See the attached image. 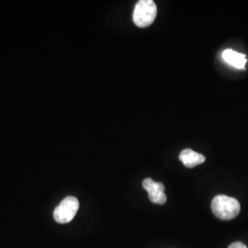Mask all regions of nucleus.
<instances>
[{"instance_id": "nucleus-4", "label": "nucleus", "mask_w": 248, "mask_h": 248, "mask_svg": "<svg viewBox=\"0 0 248 248\" xmlns=\"http://www.w3.org/2000/svg\"><path fill=\"white\" fill-rule=\"evenodd\" d=\"M143 188L148 192L149 199L153 203H166L167 196L165 194V186L161 182H155L152 178H145L142 181Z\"/></svg>"}, {"instance_id": "nucleus-1", "label": "nucleus", "mask_w": 248, "mask_h": 248, "mask_svg": "<svg viewBox=\"0 0 248 248\" xmlns=\"http://www.w3.org/2000/svg\"><path fill=\"white\" fill-rule=\"evenodd\" d=\"M241 206L239 202L229 196H216L212 202L213 214L221 220H232L239 214Z\"/></svg>"}, {"instance_id": "nucleus-3", "label": "nucleus", "mask_w": 248, "mask_h": 248, "mask_svg": "<svg viewBox=\"0 0 248 248\" xmlns=\"http://www.w3.org/2000/svg\"><path fill=\"white\" fill-rule=\"evenodd\" d=\"M79 209V202L76 197L68 196L63 199L53 212L55 222L61 224L71 222Z\"/></svg>"}, {"instance_id": "nucleus-5", "label": "nucleus", "mask_w": 248, "mask_h": 248, "mask_svg": "<svg viewBox=\"0 0 248 248\" xmlns=\"http://www.w3.org/2000/svg\"><path fill=\"white\" fill-rule=\"evenodd\" d=\"M179 160L183 163V165L186 168L192 169L195 168L196 166L204 163L206 158L202 154L196 153L191 149H185L180 153Z\"/></svg>"}, {"instance_id": "nucleus-2", "label": "nucleus", "mask_w": 248, "mask_h": 248, "mask_svg": "<svg viewBox=\"0 0 248 248\" xmlns=\"http://www.w3.org/2000/svg\"><path fill=\"white\" fill-rule=\"evenodd\" d=\"M157 15V7L153 0H140L133 10V20L139 28L150 26Z\"/></svg>"}, {"instance_id": "nucleus-6", "label": "nucleus", "mask_w": 248, "mask_h": 248, "mask_svg": "<svg viewBox=\"0 0 248 248\" xmlns=\"http://www.w3.org/2000/svg\"><path fill=\"white\" fill-rule=\"evenodd\" d=\"M222 59L231 64L232 66L238 68V69H245L246 63L248 62L247 57L243 53H237L233 50L227 49L222 53Z\"/></svg>"}, {"instance_id": "nucleus-7", "label": "nucleus", "mask_w": 248, "mask_h": 248, "mask_svg": "<svg viewBox=\"0 0 248 248\" xmlns=\"http://www.w3.org/2000/svg\"><path fill=\"white\" fill-rule=\"evenodd\" d=\"M228 248H248V247L245 244H243L242 242H234L230 245Z\"/></svg>"}]
</instances>
